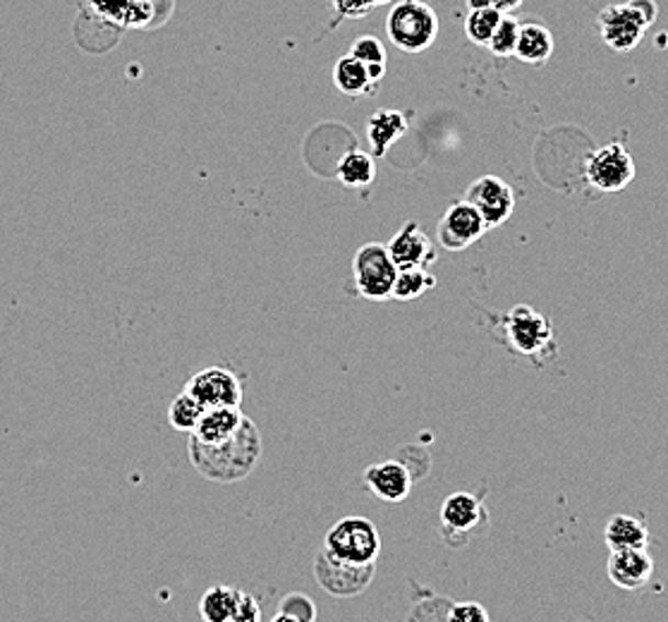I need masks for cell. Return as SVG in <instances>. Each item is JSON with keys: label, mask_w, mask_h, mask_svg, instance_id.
Listing matches in <instances>:
<instances>
[{"label": "cell", "mask_w": 668, "mask_h": 622, "mask_svg": "<svg viewBox=\"0 0 668 622\" xmlns=\"http://www.w3.org/2000/svg\"><path fill=\"white\" fill-rule=\"evenodd\" d=\"M261 434L249 416L243 419L231 438L221 443H199L190 438L187 453H190L192 467L209 481L233 484L249 477V471L261 459Z\"/></svg>", "instance_id": "obj_1"}, {"label": "cell", "mask_w": 668, "mask_h": 622, "mask_svg": "<svg viewBox=\"0 0 668 622\" xmlns=\"http://www.w3.org/2000/svg\"><path fill=\"white\" fill-rule=\"evenodd\" d=\"M501 329L513 353L537 364L549 359V353L556 349L552 321L527 304H517L511 311H505Z\"/></svg>", "instance_id": "obj_2"}, {"label": "cell", "mask_w": 668, "mask_h": 622, "mask_svg": "<svg viewBox=\"0 0 668 622\" xmlns=\"http://www.w3.org/2000/svg\"><path fill=\"white\" fill-rule=\"evenodd\" d=\"M386 34L393 46L403 53H424L432 48L438 36V18L434 8L422 0H400L386 20Z\"/></svg>", "instance_id": "obj_3"}, {"label": "cell", "mask_w": 668, "mask_h": 622, "mask_svg": "<svg viewBox=\"0 0 668 622\" xmlns=\"http://www.w3.org/2000/svg\"><path fill=\"white\" fill-rule=\"evenodd\" d=\"M377 575V563H350L333 556L329 548H322L314 558L316 585L331 597L353 599L359 597Z\"/></svg>", "instance_id": "obj_4"}, {"label": "cell", "mask_w": 668, "mask_h": 622, "mask_svg": "<svg viewBox=\"0 0 668 622\" xmlns=\"http://www.w3.org/2000/svg\"><path fill=\"white\" fill-rule=\"evenodd\" d=\"M398 266L393 264L389 249L379 242H369L357 249L353 259V278L357 292L371 302L391 300Z\"/></svg>", "instance_id": "obj_5"}, {"label": "cell", "mask_w": 668, "mask_h": 622, "mask_svg": "<svg viewBox=\"0 0 668 622\" xmlns=\"http://www.w3.org/2000/svg\"><path fill=\"white\" fill-rule=\"evenodd\" d=\"M324 548L350 563H377L381 553V536L371 520L350 515L331 526Z\"/></svg>", "instance_id": "obj_6"}, {"label": "cell", "mask_w": 668, "mask_h": 622, "mask_svg": "<svg viewBox=\"0 0 668 622\" xmlns=\"http://www.w3.org/2000/svg\"><path fill=\"white\" fill-rule=\"evenodd\" d=\"M584 175L587 182L599 189V192H621V189H625L635 180V160L623 144L613 142L597 148V152L587 158Z\"/></svg>", "instance_id": "obj_7"}, {"label": "cell", "mask_w": 668, "mask_h": 622, "mask_svg": "<svg viewBox=\"0 0 668 622\" xmlns=\"http://www.w3.org/2000/svg\"><path fill=\"white\" fill-rule=\"evenodd\" d=\"M465 201L479 211L487 227L491 230L511 219V213L515 209V192L511 185L497 178V175H482V178L467 187Z\"/></svg>", "instance_id": "obj_8"}, {"label": "cell", "mask_w": 668, "mask_h": 622, "mask_svg": "<svg viewBox=\"0 0 668 622\" xmlns=\"http://www.w3.org/2000/svg\"><path fill=\"white\" fill-rule=\"evenodd\" d=\"M185 390L204 408H240L243 402V384L231 369L223 367H209L194 374Z\"/></svg>", "instance_id": "obj_9"}, {"label": "cell", "mask_w": 668, "mask_h": 622, "mask_svg": "<svg viewBox=\"0 0 668 622\" xmlns=\"http://www.w3.org/2000/svg\"><path fill=\"white\" fill-rule=\"evenodd\" d=\"M487 230L489 227L482 215H479V211L463 199L444 213V219H441L438 230H436V237H438V245L444 249L463 252L470 245H475V242L482 237Z\"/></svg>", "instance_id": "obj_10"}, {"label": "cell", "mask_w": 668, "mask_h": 622, "mask_svg": "<svg viewBox=\"0 0 668 622\" xmlns=\"http://www.w3.org/2000/svg\"><path fill=\"white\" fill-rule=\"evenodd\" d=\"M485 522L487 506L485 500L475 493L458 491L448 496L444 506H441V530H444L450 546L456 536H463V541L470 538V534H475Z\"/></svg>", "instance_id": "obj_11"}, {"label": "cell", "mask_w": 668, "mask_h": 622, "mask_svg": "<svg viewBox=\"0 0 668 622\" xmlns=\"http://www.w3.org/2000/svg\"><path fill=\"white\" fill-rule=\"evenodd\" d=\"M599 26H601V38H604V44L616 53L633 51L639 42H643V34L649 30L645 20L639 18L627 3L611 5L601 12Z\"/></svg>", "instance_id": "obj_12"}, {"label": "cell", "mask_w": 668, "mask_h": 622, "mask_svg": "<svg viewBox=\"0 0 668 622\" xmlns=\"http://www.w3.org/2000/svg\"><path fill=\"white\" fill-rule=\"evenodd\" d=\"M386 249L398 268H430L436 262L432 237L415 221L400 227Z\"/></svg>", "instance_id": "obj_13"}, {"label": "cell", "mask_w": 668, "mask_h": 622, "mask_svg": "<svg viewBox=\"0 0 668 622\" xmlns=\"http://www.w3.org/2000/svg\"><path fill=\"white\" fill-rule=\"evenodd\" d=\"M609 579L623 591H639L649 585L654 575V560L647 548L611 551L606 565Z\"/></svg>", "instance_id": "obj_14"}, {"label": "cell", "mask_w": 668, "mask_h": 622, "mask_svg": "<svg viewBox=\"0 0 668 622\" xmlns=\"http://www.w3.org/2000/svg\"><path fill=\"white\" fill-rule=\"evenodd\" d=\"M365 484L374 496L379 500H386V503H403L412 491L410 471L400 465L398 459H389V463L367 467Z\"/></svg>", "instance_id": "obj_15"}, {"label": "cell", "mask_w": 668, "mask_h": 622, "mask_svg": "<svg viewBox=\"0 0 668 622\" xmlns=\"http://www.w3.org/2000/svg\"><path fill=\"white\" fill-rule=\"evenodd\" d=\"M408 130H410V123L403 113L393 111V108H379V111L374 113L367 123V140H369L374 156L383 158L398 140L405 137Z\"/></svg>", "instance_id": "obj_16"}, {"label": "cell", "mask_w": 668, "mask_h": 622, "mask_svg": "<svg viewBox=\"0 0 668 622\" xmlns=\"http://www.w3.org/2000/svg\"><path fill=\"white\" fill-rule=\"evenodd\" d=\"M89 8L118 26H144L154 15L152 0H89Z\"/></svg>", "instance_id": "obj_17"}, {"label": "cell", "mask_w": 668, "mask_h": 622, "mask_svg": "<svg viewBox=\"0 0 668 622\" xmlns=\"http://www.w3.org/2000/svg\"><path fill=\"white\" fill-rule=\"evenodd\" d=\"M243 419L245 414L240 408H207L190 438L199 443H221L235 434Z\"/></svg>", "instance_id": "obj_18"}, {"label": "cell", "mask_w": 668, "mask_h": 622, "mask_svg": "<svg viewBox=\"0 0 668 622\" xmlns=\"http://www.w3.org/2000/svg\"><path fill=\"white\" fill-rule=\"evenodd\" d=\"M609 551H635L649 546V532L643 520L633 515H613L604 526Z\"/></svg>", "instance_id": "obj_19"}, {"label": "cell", "mask_w": 668, "mask_h": 622, "mask_svg": "<svg viewBox=\"0 0 668 622\" xmlns=\"http://www.w3.org/2000/svg\"><path fill=\"white\" fill-rule=\"evenodd\" d=\"M552 53H554V36L549 30H546V26H542L537 22L520 24L517 44H515V53H513L517 60L530 63V65H544L552 58Z\"/></svg>", "instance_id": "obj_20"}, {"label": "cell", "mask_w": 668, "mask_h": 622, "mask_svg": "<svg viewBox=\"0 0 668 622\" xmlns=\"http://www.w3.org/2000/svg\"><path fill=\"white\" fill-rule=\"evenodd\" d=\"M333 85H336V89L345 93V97H369V93L379 89V85L371 82L367 67L357 58H353L350 53L333 67Z\"/></svg>", "instance_id": "obj_21"}, {"label": "cell", "mask_w": 668, "mask_h": 622, "mask_svg": "<svg viewBox=\"0 0 668 622\" xmlns=\"http://www.w3.org/2000/svg\"><path fill=\"white\" fill-rule=\"evenodd\" d=\"M240 591L225 585H216L204 591L202 601H199V615L204 622H233L237 611Z\"/></svg>", "instance_id": "obj_22"}, {"label": "cell", "mask_w": 668, "mask_h": 622, "mask_svg": "<svg viewBox=\"0 0 668 622\" xmlns=\"http://www.w3.org/2000/svg\"><path fill=\"white\" fill-rule=\"evenodd\" d=\"M336 175L345 187H369L377 178V168H374V158L369 154L355 148L341 158Z\"/></svg>", "instance_id": "obj_23"}, {"label": "cell", "mask_w": 668, "mask_h": 622, "mask_svg": "<svg viewBox=\"0 0 668 622\" xmlns=\"http://www.w3.org/2000/svg\"><path fill=\"white\" fill-rule=\"evenodd\" d=\"M434 286L436 278L434 274H430V268H398L391 297L398 302H412Z\"/></svg>", "instance_id": "obj_24"}, {"label": "cell", "mask_w": 668, "mask_h": 622, "mask_svg": "<svg viewBox=\"0 0 668 622\" xmlns=\"http://www.w3.org/2000/svg\"><path fill=\"white\" fill-rule=\"evenodd\" d=\"M350 56L367 67L374 85H381L386 75V58L389 56H386V48L377 36H359L350 46Z\"/></svg>", "instance_id": "obj_25"}, {"label": "cell", "mask_w": 668, "mask_h": 622, "mask_svg": "<svg viewBox=\"0 0 668 622\" xmlns=\"http://www.w3.org/2000/svg\"><path fill=\"white\" fill-rule=\"evenodd\" d=\"M204 404L199 402L194 396L187 393V390H182V393L170 402L168 408V422L170 426L180 431V434H192L194 426L199 424V419H202L204 414Z\"/></svg>", "instance_id": "obj_26"}, {"label": "cell", "mask_w": 668, "mask_h": 622, "mask_svg": "<svg viewBox=\"0 0 668 622\" xmlns=\"http://www.w3.org/2000/svg\"><path fill=\"white\" fill-rule=\"evenodd\" d=\"M501 18H503L501 12L493 10V8L472 10L470 15H467V20H465L467 38H470V42H475V44H479V46H487L491 34L497 32Z\"/></svg>", "instance_id": "obj_27"}, {"label": "cell", "mask_w": 668, "mask_h": 622, "mask_svg": "<svg viewBox=\"0 0 668 622\" xmlns=\"http://www.w3.org/2000/svg\"><path fill=\"white\" fill-rule=\"evenodd\" d=\"M517 32H520V22L513 15H503L497 26V32L491 34L487 48L499 58L513 56L515 44H517Z\"/></svg>", "instance_id": "obj_28"}, {"label": "cell", "mask_w": 668, "mask_h": 622, "mask_svg": "<svg viewBox=\"0 0 668 622\" xmlns=\"http://www.w3.org/2000/svg\"><path fill=\"white\" fill-rule=\"evenodd\" d=\"M278 613H286L300 622H316V606L310 597L300 591H290L283 601L278 603Z\"/></svg>", "instance_id": "obj_29"}, {"label": "cell", "mask_w": 668, "mask_h": 622, "mask_svg": "<svg viewBox=\"0 0 668 622\" xmlns=\"http://www.w3.org/2000/svg\"><path fill=\"white\" fill-rule=\"evenodd\" d=\"M446 622H489V613L485 606L475 601H460L448 608Z\"/></svg>", "instance_id": "obj_30"}, {"label": "cell", "mask_w": 668, "mask_h": 622, "mask_svg": "<svg viewBox=\"0 0 668 622\" xmlns=\"http://www.w3.org/2000/svg\"><path fill=\"white\" fill-rule=\"evenodd\" d=\"M338 18H365L371 12V0H331Z\"/></svg>", "instance_id": "obj_31"}, {"label": "cell", "mask_w": 668, "mask_h": 622, "mask_svg": "<svg viewBox=\"0 0 668 622\" xmlns=\"http://www.w3.org/2000/svg\"><path fill=\"white\" fill-rule=\"evenodd\" d=\"M233 622H259V606L245 591H240L237 611H235Z\"/></svg>", "instance_id": "obj_32"}, {"label": "cell", "mask_w": 668, "mask_h": 622, "mask_svg": "<svg viewBox=\"0 0 668 622\" xmlns=\"http://www.w3.org/2000/svg\"><path fill=\"white\" fill-rule=\"evenodd\" d=\"M625 3L645 20L647 26H652L654 20H657V5H654V0H625Z\"/></svg>", "instance_id": "obj_33"}, {"label": "cell", "mask_w": 668, "mask_h": 622, "mask_svg": "<svg viewBox=\"0 0 668 622\" xmlns=\"http://www.w3.org/2000/svg\"><path fill=\"white\" fill-rule=\"evenodd\" d=\"M520 5H523V0H491V8L499 10L501 15H513Z\"/></svg>", "instance_id": "obj_34"}, {"label": "cell", "mask_w": 668, "mask_h": 622, "mask_svg": "<svg viewBox=\"0 0 668 622\" xmlns=\"http://www.w3.org/2000/svg\"><path fill=\"white\" fill-rule=\"evenodd\" d=\"M467 8L472 10H485V8H491V0H467Z\"/></svg>", "instance_id": "obj_35"}, {"label": "cell", "mask_w": 668, "mask_h": 622, "mask_svg": "<svg viewBox=\"0 0 668 622\" xmlns=\"http://www.w3.org/2000/svg\"><path fill=\"white\" fill-rule=\"evenodd\" d=\"M271 622H300V620H296V618H290V615H286V613H276V618H274Z\"/></svg>", "instance_id": "obj_36"}, {"label": "cell", "mask_w": 668, "mask_h": 622, "mask_svg": "<svg viewBox=\"0 0 668 622\" xmlns=\"http://www.w3.org/2000/svg\"><path fill=\"white\" fill-rule=\"evenodd\" d=\"M371 3H374V8H377V5H386V3H391V0H371Z\"/></svg>", "instance_id": "obj_37"}]
</instances>
